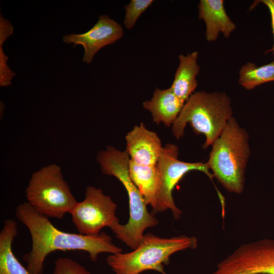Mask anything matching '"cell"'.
Masks as SVG:
<instances>
[{"label": "cell", "instance_id": "1", "mask_svg": "<svg viewBox=\"0 0 274 274\" xmlns=\"http://www.w3.org/2000/svg\"><path fill=\"white\" fill-rule=\"evenodd\" d=\"M16 216L28 229L32 240L31 250L23 257L31 274H43L46 257L57 250L86 252L95 261L99 254L121 253L108 234L101 232L94 235L64 232L56 228L48 218L35 210L27 202L19 204Z\"/></svg>", "mask_w": 274, "mask_h": 274}, {"label": "cell", "instance_id": "2", "mask_svg": "<svg viewBox=\"0 0 274 274\" xmlns=\"http://www.w3.org/2000/svg\"><path fill=\"white\" fill-rule=\"evenodd\" d=\"M96 159L102 173L116 177L127 192L128 221L124 225L117 222L110 229L117 238L134 250L140 245L145 230L156 226L158 221L148 212L143 195L130 177V157L126 151H121L112 146H107L98 153Z\"/></svg>", "mask_w": 274, "mask_h": 274}, {"label": "cell", "instance_id": "3", "mask_svg": "<svg viewBox=\"0 0 274 274\" xmlns=\"http://www.w3.org/2000/svg\"><path fill=\"white\" fill-rule=\"evenodd\" d=\"M232 116L231 100L225 92H195L185 102L173 123V134L179 139L189 123L195 133L205 135V149L218 139Z\"/></svg>", "mask_w": 274, "mask_h": 274}, {"label": "cell", "instance_id": "4", "mask_svg": "<svg viewBox=\"0 0 274 274\" xmlns=\"http://www.w3.org/2000/svg\"><path fill=\"white\" fill-rule=\"evenodd\" d=\"M249 135L232 117L212 145L207 163L213 175L228 191L241 193L250 150Z\"/></svg>", "mask_w": 274, "mask_h": 274}, {"label": "cell", "instance_id": "5", "mask_svg": "<svg viewBox=\"0 0 274 274\" xmlns=\"http://www.w3.org/2000/svg\"><path fill=\"white\" fill-rule=\"evenodd\" d=\"M197 247L194 236L180 235L162 238L153 234H144L138 247L132 252L113 254L107 258L108 264L115 274H140L147 270L163 272L174 253Z\"/></svg>", "mask_w": 274, "mask_h": 274}, {"label": "cell", "instance_id": "6", "mask_svg": "<svg viewBox=\"0 0 274 274\" xmlns=\"http://www.w3.org/2000/svg\"><path fill=\"white\" fill-rule=\"evenodd\" d=\"M25 192L27 202L48 218L63 219L78 202L63 178L61 168L56 164L33 173Z\"/></svg>", "mask_w": 274, "mask_h": 274}, {"label": "cell", "instance_id": "7", "mask_svg": "<svg viewBox=\"0 0 274 274\" xmlns=\"http://www.w3.org/2000/svg\"><path fill=\"white\" fill-rule=\"evenodd\" d=\"M178 155V147L176 145L169 144L162 148L156 165L160 175V185L156 206L152 210V215L169 209L175 219H180L182 211L175 204L172 192L176 185L188 172L199 170L213 180L214 176L210 172L207 162H183L179 160Z\"/></svg>", "mask_w": 274, "mask_h": 274}, {"label": "cell", "instance_id": "8", "mask_svg": "<svg viewBox=\"0 0 274 274\" xmlns=\"http://www.w3.org/2000/svg\"><path fill=\"white\" fill-rule=\"evenodd\" d=\"M117 204L111 197L93 186H87L83 200L77 202L70 214L79 233L94 235L105 227L110 228L119 222Z\"/></svg>", "mask_w": 274, "mask_h": 274}, {"label": "cell", "instance_id": "9", "mask_svg": "<svg viewBox=\"0 0 274 274\" xmlns=\"http://www.w3.org/2000/svg\"><path fill=\"white\" fill-rule=\"evenodd\" d=\"M123 35V29L115 20L107 15H101L96 24L83 33H72L62 38L64 43L83 46L84 53L83 61L90 63L96 53L105 46L114 44Z\"/></svg>", "mask_w": 274, "mask_h": 274}, {"label": "cell", "instance_id": "10", "mask_svg": "<svg viewBox=\"0 0 274 274\" xmlns=\"http://www.w3.org/2000/svg\"><path fill=\"white\" fill-rule=\"evenodd\" d=\"M125 140L126 151L131 161L140 165H156L163 147L155 132L141 123L127 133Z\"/></svg>", "mask_w": 274, "mask_h": 274}, {"label": "cell", "instance_id": "11", "mask_svg": "<svg viewBox=\"0 0 274 274\" xmlns=\"http://www.w3.org/2000/svg\"><path fill=\"white\" fill-rule=\"evenodd\" d=\"M198 17L206 25V38L215 41L220 33L227 38L235 30L236 25L227 15L223 0H201L198 6Z\"/></svg>", "mask_w": 274, "mask_h": 274}, {"label": "cell", "instance_id": "12", "mask_svg": "<svg viewBox=\"0 0 274 274\" xmlns=\"http://www.w3.org/2000/svg\"><path fill=\"white\" fill-rule=\"evenodd\" d=\"M185 101L179 98L169 87L161 90L156 88L152 97L143 104L144 109L151 113L153 120L159 124L173 125L182 109Z\"/></svg>", "mask_w": 274, "mask_h": 274}, {"label": "cell", "instance_id": "13", "mask_svg": "<svg viewBox=\"0 0 274 274\" xmlns=\"http://www.w3.org/2000/svg\"><path fill=\"white\" fill-rule=\"evenodd\" d=\"M198 56L197 51L179 56V64L170 88L176 96L185 102L197 86L196 77L200 71L197 62Z\"/></svg>", "mask_w": 274, "mask_h": 274}, {"label": "cell", "instance_id": "14", "mask_svg": "<svg viewBox=\"0 0 274 274\" xmlns=\"http://www.w3.org/2000/svg\"><path fill=\"white\" fill-rule=\"evenodd\" d=\"M129 173L147 205L155 208L160 185V175L156 165H140L130 160Z\"/></svg>", "mask_w": 274, "mask_h": 274}, {"label": "cell", "instance_id": "15", "mask_svg": "<svg viewBox=\"0 0 274 274\" xmlns=\"http://www.w3.org/2000/svg\"><path fill=\"white\" fill-rule=\"evenodd\" d=\"M17 234L16 222L5 220L0 232V274H31L13 253L12 243Z\"/></svg>", "mask_w": 274, "mask_h": 274}, {"label": "cell", "instance_id": "16", "mask_svg": "<svg viewBox=\"0 0 274 274\" xmlns=\"http://www.w3.org/2000/svg\"><path fill=\"white\" fill-rule=\"evenodd\" d=\"M238 74L239 84L247 90H252L262 84L274 81V60L260 66L247 62L242 66Z\"/></svg>", "mask_w": 274, "mask_h": 274}, {"label": "cell", "instance_id": "17", "mask_svg": "<svg viewBox=\"0 0 274 274\" xmlns=\"http://www.w3.org/2000/svg\"><path fill=\"white\" fill-rule=\"evenodd\" d=\"M255 264L259 274H274V239H264Z\"/></svg>", "mask_w": 274, "mask_h": 274}, {"label": "cell", "instance_id": "18", "mask_svg": "<svg viewBox=\"0 0 274 274\" xmlns=\"http://www.w3.org/2000/svg\"><path fill=\"white\" fill-rule=\"evenodd\" d=\"M152 0H131L124 7L125 15L124 24L127 29H132L135 25L140 16L153 3Z\"/></svg>", "mask_w": 274, "mask_h": 274}, {"label": "cell", "instance_id": "19", "mask_svg": "<svg viewBox=\"0 0 274 274\" xmlns=\"http://www.w3.org/2000/svg\"><path fill=\"white\" fill-rule=\"evenodd\" d=\"M53 274H91V273L72 259L59 258L55 261Z\"/></svg>", "mask_w": 274, "mask_h": 274}, {"label": "cell", "instance_id": "20", "mask_svg": "<svg viewBox=\"0 0 274 274\" xmlns=\"http://www.w3.org/2000/svg\"><path fill=\"white\" fill-rule=\"evenodd\" d=\"M8 58L4 53L3 45H0V86L2 87L11 85V81L15 76L7 64Z\"/></svg>", "mask_w": 274, "mask_h": 274}, {"label": "cell", "instance_id": "21", "mask_svg": "<svg viewBox=\"0 0 274 274\" xmlns=\"http://www.w3.org/2000/svg\"><path fill=\"white\" fill-rule=\"evenodd\" d=\"M14 27L11 23L0 15V45H3L4 42L13 33Z\"/></svg>", "mask_w": 274, "mask_h": 274}, {"label": "cell", "instance_id": "22", "mask_svg": "<svg viewBox=\"0 0 274 274\" xmlns=\"http://www.w3.org/2000/svg\"><path fill=\"white\" fill-rule=\"evenodd\" d=\"M257 2L264 4L268 9L270 14L272 31L273 37V43L271 49L269 50L267 52H272V54H274V0H261Z\"/></svg>", "mask_w": 274, "mask_h": 274}]
</instances>
